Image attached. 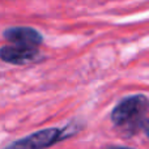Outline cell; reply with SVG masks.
<instances>
[{
	"label": "cell",
	"instance_id": "cell-1",
	"mask_svg": "<svg viewBox=\"0 0 149 149\" xmlns=\"http://www.w3.org/2000/svg\"><path fill=\"white\" fill-rule=\"evenodd\" d=\"M148 98L137 94L124 98L114 107L111 120L126 135H134L140 130H148Z\"/></svg>",
	"mask_w": 149,
	"mask_h": 149
},
{
	"label": "cell",
	"instance_id": "cell-2",
	"mask_svg": "<svg viewBox=\"0 0 149 149\" xmlns=\"http://www.w3.org/2000/svg\"><path fill=\"white\" fill-rule=\"evenodd\" d=\"M64 137H67L64 130L62 131L58 128H46L17 140L4 149H45L54 145Z\"/></svg>",
	"mask_w": 149,
	"mask_h": 149
},
{
	"label": "cell",
	"instance_id": "cell-3",
	"mask_svg": "<svg viewBox=\"0 0 149 149\" xmlns=\"http://www.w3.org/2000/svg\"><path fill=\"white\" fill-rule=\"evenodd\" d=\"M41 56L36 47L4 46L0 49V59L9 64H29Z\"/></svg>",
	"mask_w": 149,
	"mask_h": 149
},
{
	"label": "cell",
	"instance_id": "cell-4",
	"mask_svg": "<svg viewBox=\"0 0 149 149\" xmlns=\"http://www.w3.org/2000/svg\"><path fill=\"white\" fill-rule=\"evenodd\" d=\"M4 37L7 41L12 42L16 46L24 47H37L43 41L42 34L39 31H37L33 28H26V26L7 29L4 31Z\"/></svg>",
	"mask_w": 149,
	"mask_h": 149
},
{
	"label": "cell",
	"instance_id": "cell-5",
	"mask_svg": "<svg viewBox=\"0 0 149 149\" xmlns=\"http://www.w3.org/2000/svg\"><path fill=\"white\" fill-rule=\"evenodd\" d=\"M107 149H132V148H127V147H109Z\"/></svg>",
	"mask_w": 149,
	"mask_h": 149
}]
</instances>
